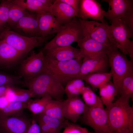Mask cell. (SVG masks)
I'll return each mask as SVG.
<instances>
[{
	"mask_svg": "<svg viewBox=\"0 0 133 133\" xmlns=\"http://www.w3.org/2000/svg\"><path fill=\"white\" fill-rule=\"evenodd\" d=\"M45 60L43 71L51 75L64 87L70 81L78 78L82 59L59 61L45 57Z\"/></svg>",
	"mask_w": 133,
	"mask_h": 133,
	"instance_id": "3",
	"label": "cell"
},
{
	"mask_svg": "<svg viewBox=\"0 0 133 133\" xmlns=\"http://www.w3.org/2000/svg\"><path fill=\"white\" fill-rule=\"evenodd\" d=\"M32 120L23 115L0 118V133H26Z\"/></svg>",
	"mask_w": 133,
	"mask_h": 133,
	"instance_id": "13",
	"label": "cell"
},
{
	"mask_svg": "<svg viewBox=\"0 0 133 133\" xmlns=\"http://www.w3.org/2000/svg\"><path fill=\"white\" fill-rule=\"evenodd\" d=\"M45 63V57L43 51L37 53L32 51L31 55L21 64L20 76L23 77L26 81L32 79L42 71Z\"/></svg>",
	"mask_w": 133,
	"mask_h": 133,
	"instance_id": "11",
	"label": "cell"
},
{
	"mask_svg": "<svg viewBox=\"0 0 133 133\" xmlns=\"http://www.w3.org/2000/svg\"><path fill=\"white\" fill-rule=\"evenodd\" d=\"M100 99L103 105L108 107L117 95V90L112 82L109 81L99 88Z\"/></svg>",
	"mask_w": 133,
	"mask_h": 133,
	"instance_id": "27",
	"label": "cell"
},
{
	"mask_svg": "<svg viewBox=\"0 0 133 133\" xmlns=\"http://www.w3.org/2000/svg\"><path fill=\"white\" fill-rule=\"evenodd\" d=\"M109 5L108 11L106 12L105 17L112 23L124 16L133 8V0H104Z\"/></svg>",
	"mask_w": 133,
	"mask_h": 133,
	"instance_id": "16",
	"label": "cell"
},
{
	"mask_svg": "<svg viewBox=\"0 0 133 133\" xmlns=\"http://www.w3.org/2000/svg\"><path fill=\"white\" fill-rule=\"evenodd\" d=\"M82 28L83 37L87 36L110 47L114 46L109 33V25L105 22L78 19Z\"/></svg>",
	"mask_w": 133,
	"mask_h": 133,
	"instance_id": "9",
	"label": "cell"
},
{
	"mask_svg": "<svg viewBox=\"0 0 133 133\" xmlns=\"http://www.w3.org/2000/svg\"><path fill=\"white\" fill-rule=\"evenodd\" d=\"M42 113L54 118L65 119L64 116L62 101L50 100Z\"/></svg>",
	"mask_w": 133,
	"mask_h": 133,
	"instance_id": "28",
	"label": "cell"
},
{
	"mask_svg": "<svg viewBox=\"0 0 133 133\" xmlns=\"http://www.w3.org/2000/svg\"><path fill=\"white\" fill-rule=\"evenodd\" d=\"M10 7L9 18L7 22L8 28H12L23 17L29 13L28 11L21 6L12 2Z\"/></svg>",
	"mask_w": 133,
	"mask_h": 133,
	"instance_id": "29",
	"label": "cell"
},
{
	"mask_svg": "<svg viewBox=\"0 0 133 133\" xmlns=\"http://www.w3.org/2000/svg\"><path fill=\"white\" fill-rule=\"evenodd\" d=\"M92 128L95 133H112L107 111L104 107L90 108L86 105L78 121Z\"/></svg>",
	"mask_w": 133,
	"mask_h": 133,
	"instance_id": "8",
	"label": "cell"
},
{
	"mask_svg": "<svg viewBox=\"0 0 133 133\" xmlns=\"http://www.w3.org/2000/svg\"><path fill=\"white\" fill-rule=\"evenodd\" d=\"M64 118L76 123L84 113L86 105L79 96L62 101Z\"/></svg>",
	"mask_w": 133,
	"mask_h": 133,
	"instance_id": "14",
	"label": "cell"
},
{
	"mask_svg": "<svg viewBox=\"0 0 133 133\" xmlns=\"http://www.w3.org/2000/svg\"><path fill=\"white\" fill-rule=\"evenodd\" d=\"M51 97L47 95L35 100H31L28 103L27 108L33 114V115L42 113L46 105L50 100Z\"/></svg>",
	"mask_w": 133,
	"mask_h": 133,
	"instance_id": "33",
	"label": "cell"
},
{
	"mask_svg": "<svg viewBox=\"0 0 133 133\" xmlns=\"http://www.w3.org/2000/svg\"><path fill=\"white\" fill-rule=\"evenodd\" d=\"M60 0L69 5L78 13L79 8L80 0Z\"/></svg>",
	"mask_w": 133,
	"mask_h": 133,
	"instance_id": "39",
	"label": "cell"
},
{
	"mask_svg": "<svg viewBox=\"0 0 133 133\" xmlns=\"http://www.w3.org/2000/svg\"><path fill=\"white\" fill-rule=\"evenodd\" d=\"M51 13L62 25L71 21L77 17L78 13L69 5L60 0H55L50 8Z\"/></svg>",
	"mask_w": 133,
	"mask_h": 133,
	"instance_id": "21",
	"label": "cell"
},
{
	"mask_svg": "<svg viewBox=\"0 0 133 133\" xmlns=\"http://www.w3.org/2000/svg\"><path fill=\"white\" fill-rule=\"evenodd\" d=\"M4 29L0 28V35L1 33V32Z\"/></svg>",
	"mask_w": 133,
	"mask_h": 133,
	"instance_id": "42",
	"label": "cell"
},
{
	"mask_svg": "<svg viewBox=\"0 0 133 133\" xmlns=\"http://www.w3.org/2000/svg\"><path fill=\"white\" fill-rule=\"evenodd\" d=\"M6 95L7 99L10 102H28L31 98L36 97L35 94L31 90L17 88L14 86L11 87Z\"/></svg>",
	"mask_w": 133,
	"mask_h": 133,
	"instance_id": "24",
	"label": "cell"
},
{
	"mask_svg": "<svg viewBox=\"0 0 133 133\" xmlns=\"http://www.w3.org/2000/svg\"><path fill=\"white\" fill-rule=\"evenodd\" d=\"M81 52L82 59L90 54L101 52H106L109 47L87 36L84 37L77 42Z\"/></svg>",
	"mask_w": 133,
	"mask_h": 133,
	"instance_id": "22",
	"label": "cell"
},
{
	"mask_svg": "<svg viewBox=\"0 0 133 133\" xmlns=\"http://www.w3.org/2000/svg\"><path fill=\"white\" fill-rule=\"evenodd\" d=\"M24 56L5 41L0 40V67H10L17 64Z\"/></svg>",
	"mask_w": 133,
	"mask_h": 133,
	"instance_id": "17",
	"label": "cell"
},
{
	"mask_svg": "<svg viewBox=\"0 0 133 133\" xmlns=\"http://www.w3.org/2000/svg\"><path fill=\"white\" fill-rule=\"evenodd\" d=\"M45 57L59 61H64L76 59H82L79 49L71 45L55 48L47 50Z\"/></svg>",
	"mask_w": 133,
	"mask_h": 133,
	"instance_id": "19",
	"label": "cell"
},
{
	"mask_svg": "<svg viewBox=\"0 0 133 133\" xmlns=\"http://www.w3.org/2000/svg\"><path fill=\"white\" fill-rule=\"evenodd\" d=\"M133 95V72L129 74L123 80L117 95L118 97L129 100Z\"/></svg>",
	"mask_w": 133,
	"mask_h": 133,
	"instance_id": "32",
	"label": "cell"
},
{
	"mask_svg": "<svg viewBox=\"0 0 133 133\" xmlns=\"http://www.w3.org/2000/svg\"><path fill=\"white\" fill-rule=\"evenodd\" d=\"M76 17L62 25L54 37L45 46L44 50L71 45L73 42H77L83 37L81 25Z\"/></svg>",
	"mask_w": 133,
	"mask_h": 133,
	"instance_id": "5",
	"label": "cell"
},
{
	"mask_svg": "<svg viewBox=\"0 0 133 133\" xmlns=\"http://www.w3.org/2000/svg\"><path fill=\"white\" fill-rule=\"evenodd\" d=\"M111 78L110 72H97L86 75L80 79L90 85L94 91L110 81Z\"/></svg>",
	"mask_w": 133,
	"mask_h": 133,
	"instance_id": "23",
	"label": "cell"
},
{
	"mask_svg": "<svg viewBox=\"0 0 133 133\" xmlns=\"http://www.w3.org/2000/svg\"><path fill=\"white\" fill-rule=\"evenodd\" d=\"M11 0H1L0 3V28L4 29L9 18Z\"/></svg>",
	"mask_w": 133,
	"mask_h": 133,
	"instance_id": "34",
	"label": "cell"
},
{
	"mask_svg": "<svg viewBox=\"0 0 133 133\" xmlns=\"http://www.w3.org/2000/svg\"><path fill=\"white\" fill-rule=\"evenodd\" d=\"M10 102L4 107L0 109V118L23 115V111L27 108L28 103L19 101Z\"/></svg>",
	"mask_w": 133,
	"mask_h": 133,
	"instance_id": "25",
	"label": "cell"
},
{
	"mask_svg": "<svg viewBox=\"0 0 133 133\" xmlns=\"http://www.w3.org/2000/svg\"><path fill=\"white\" fill-rule=\"evenodd\" d=\"M12 28L31 37L38 36L37 13H29L22 18Z\"/></svg>",
	"mask_w": 133,
	"mask_h": 133,
	"instance_id": "20",
	"label": "cell"
},
{
	"mask_svg": "<svg viewBox=\"0 0 133 133\" xmlns=\"http://www.w3.org/2000/svg\"><path fill=\"white\" fill-rule=\"evenodd\" d=\"M129 100L119 97L105 109L112 133L133 131V108Z\"/></svg>",
	"mask_w": 133,
	"mask_h": 133,
	"instance_id": "1",
	"label": "cell"
},
{
	"mask_svg": "<svg viewBox=\"0 0 133 133\" xmlns=\"http://www.w3.org/2000/svg\"><path fill=\"white\" fill-rule=\"evenodd\" d=\"M33 117L39 125L41 133H61L68 121L54 118L43 113L34 115Z\"/></svg>",
	"mask_w": 133,
	"mask_h": 133,
	"instance_id": "18",
	"label": "cell"
},
{
	"mask_svg": "<svg viewBox=\"0 0 133 133\" xmlns=\"http://www.w3.org/2000/svg\"><path fill=\"white\" fill-rule=\"evenodd\" d=\"M110 67L106 53L101 52L86 55L82 59L78 78L88 74L97 72H108Z\"/></svg>",
	"mask_w": 133,
	"mask_h": 133,
	"instance_id": "10",
	"label": "cell"
},
{
	"mask_svg": "<svg viewBox=\"0 0 133 133\" xmlns=\"http://www.w3.org/2000/svg\"><path fill=\"white\" fill-rule=\"evenodd\" d=\"M62 133H88L89 132L86 128L68 121Z\"/></svg>",
	"mask_w": 133,
	"mask_h": 133,
	"instance_id": "36",
	"label": "cell"
},
{
	"mask_svg": "<svg viewBox=\"0 0 133 133\" xmlns=\"http://www.w3.org/2000/svg\"><path fill=\"white\" fill-rule=\"evenodd\" d=\"M22 77L0 73V86L5 85L14 86L22 83L20 80Z\"/></svg>",
	"mask_w": 133,
	"mask_h": 133,
	"instance_id": "35",
	"label": "cell"
},
{
	"mask_svg": "<svg viewBox=\"0 0 133 133\" xmlns=\"http://www.w3.org/2000/svg\"><path fill=\"white\" fill-rule=\"evenodd\" d=\"M117 133H133V131H126Z\"/></svg>",
	"mask_w": 133,
	"mask_h": 133,
	"instance_id": "41",
	"label": "cell"
},
{
	"mask_svg": "<svg viewBox=\"0 0 133 133\" xmlns=\"http://www.w3.org/2000/svg\"><path fill=\"white\" fill-rule=\"evenodd\" d=\"M88 133H92V132H89Z\"/></svg>",
	"mask_w": 133,
	"mask_h": 133,
	"instance_id": "43",
	"label": "cell"
},
{
	"mask_svg": "<svg viewBox=\"0 0 133 133\" xmlns=\"http://www.w3.org/2000/svg\"><path fill=\"white\" fill-rule=\"evenodd\" d=\"M13 86L5 85L0 86V98L5 96Z\"/></svg>",
	"mask_w": 133,
	"mask_h": 133,
	"instance_id": "40",
	"label": "cell"
},
{
	"mask_svg": "<svg viewBox=\"0 0 133 133\" xmlns=\"http://www.w3.org/2000/svg\"><path fill=\"white\" fill-rule=\"evenodd\" d=\"M37 14L38 36L46 37L58 32L62 25L52 14L44 12Z\"/></svg>",
	"mask_w": 133,
	"mask_h": 133,
	"instance_id": "15",
	"label": "cell"
},
{
	"mask_svg": "<svg viewBox=\"0 0 133 133\" xmlns=\"http://www.w3.org/2000/svg\"><path fill=\"white\" fill-rule=\"evenodd\" d=\"M21 84L32 91L37 98L48 95L54 100H64V87L45 71H43L32 79L23 82Z\"/></svg>",
	"mask_w": 133,
	"mask_h": 133,
	"instance_id": "2",
	"label": "cell"
},
{
	"mask_svg": "<svg viewBox=\"0 0 133 133\" xmlns=\"http://www.w3.org/2000/svg\"><path fill=\"white\" fill-rule=\"evenodd\" d=\"M26 133H41L40 127L33 117Z\"/></svg>",
	"mask_w": 133,
	"mask_h": 133,
	"instance_id": "38",
	"label": "cell"
},
{
	"mask_svg": "<svg viewBox=\"0 0 133 133\" xmlns=\"http://www.w3.org/2000/svg\"><path fill=\"white\" fill-rule=\"evenodd\" d=\"M106 53L109 59L112 82L117 94L123 79L133 72V62L114 46L109 47Z\"/></svg>",
	"mask_w": 133,
	"mask_h": 133,
	"instance_id": "4",
	"label": "cell"
},
{
	"mask_svg": "<svg viewBox=\"0 0 133 133\" xmlns=\"http://www.w3.org/2000/svg\"><path fill=\"white\" fill-rule=\"evenodd\" d=\"M28 11L39 13L44 12L51 13L50 8L45 5L40 0H11Z\"/></svg>",
	"mask_w": 133,
	"mask_h": 133,
	"instance_id": "26",
	"label": "cell"
},
{
	"mask_svg": "<svg viewBox=\"0 0 133 133\" xmlns=\"http://www.w3.org/2000/svg\"><path fill=\"white\" fill-rule=\"evenodd\" d=\"M81 95L85 104L89 107H103V104L100 97L89 86H85Z\"/></svg>",
	"mask_w": 133,
	"mask_h": 133,
	"instance_id": "31",
	"label": "cell"
},
{
	"mask_svg": "<svg viewBox=\"0 0 133 133\" xmlns=\"http://www.w3.org/2000/svg\"><path fill=\"white\" fill-rule=\"evenodd\" d=\"M106 13L96 0H80L77 17L82 20L90 19L103 22Z\"/></svg>",
	"mask_w": 133,
	"mask_h": 133,
	"instance_id": "12",
	"label": "cell"
},
{
	"mask_svg": "<svg viewBox=\"0 0 133 133\" xmlns=\"http://www.w3.org/2000/svg\"></svg>",
	"mask_w": 133,
	"mask_h": 133,
	"instance_id": "44",
	"label": "cell"
},
{
	"mask_svg": "<svg viewBox=\"0 0 133 133\" xmlns=\"http://www.w3.org/2000/svg\"><path fill=\"white\" fill-rule=\"evenodd\" d=\"M48 36H26L11 30L7 27L1 33L0 40L5 41L24 56L34 48L42 45Z\"/></svg>",
	"mask_w": 133,
	"mask_h": 133,
	"instance_id": "6",
	"label": "cell"
},
{
	"mask_svg": "<svg viewBox=\"0 0 133 133\" xmlns=\"http://www.w3.org/2000/svg\"><path fill=\"white\" fill-rule=\"evenodd\" d=\"M119 19L127 28L130 33L133 35V8L132 9Z\"/></svg>",
	"mask_w": 133,
	"mask_h": 133,
	"instance_id": "37",
	"label": "cell"
},
{
	"mask_svg": "<svg viewBox=\"0 0 133 133\" xmlns=\"http://www.w3.org/2000/svg\"><path fill=\"white\" fill-rule=\"evenodd\" d=\"M108 31L113 45L124 55H128L133 62V42L129 39L133 35L119 19L112 23Z\"/></svg>",
	"mask_w": 133,
	"mask_h": 133,
	"instance_id": "7",
	"label": "cell"
},
{
	"mask_svg": "<svg viewBox=\"0 0 133 133\" xmlns=\"http://www.w3.org/2000/svg\"><path fill=\"white\" fill-rule=\"evenodd\" d=\"M85 86L84 82L81 79L75 78L70 81L65 87L67 99L81 95Z\"/></svg>",
	"mask_w": 133,
	"mask_h": 133,
	"instance_id": "30",
	"label": "cell"
}]
</instances>
